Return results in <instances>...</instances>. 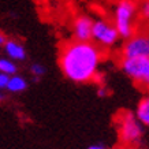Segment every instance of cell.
Listing matches in <instances>:
<instances>
[{"instance_id": "cell-1", "label": "cell", "mask_w": 149, "mask_h": 149, "mask_svg": "<svg viewBox=\"0 0 149 149\" xmlns=\"http://www.w3.org/2000/svg\"><path fill=\"white\" fill-rule=\"evenodd\" d=\"M103 59V49L93 41H67L60 45L59 67L64 77L77 84L95 81Z\"/></svg>"}, {"instance_id": "cell-2", "label": "cell", "mask_w": 149, "mask_h": 149, "mask_svg": "<svg viewBox=\"0 0 149 149\" xmlns=\"http://www.w3.org/2000/svg\"><path fill=\"white\" fill-rule=\"evenodd\" d=\"M140 4L136 0H118L113 11V25L120 37L127 40L137 32Z\"/></svg>"}, {"instance_id": "cell-3", "label": "cell", "mask_w": 149, "mask_h": 149, "mask_svg": "<svg viewBox=\"0 0 149 149\" xmlns=\"http://www.w3.org/2000/svg\"><path fill=\"white\" fill-rule=\"evenodd\" d=\"M119 138L125 145H137L142 137V123L137 119L136 113L130 111H122L116 116Z\"/></svg>"}, {"instance_id": "cell-4", "label": "cell", "mask_w": 149, "mask_h": 149, "mask_svg": "<svg viewBox=\"0 0 149 149\" xmlns=\"http://www.w3.org/2000/svg\"><path fill=\"white\" fill-rule=\"evenodd\" d=\"M118 63L131 81L149 93V58L119 59Z\"/></svg>"}, {"instance_id": "cell-5", "label": "cell", "mask_w": 149, "mask_h": 149, "mask_svg": "<svg viewBox=\"0 0 149 149\" xmlns=\"http://www.w3.org/2000/svg\"><path fill=\"white\" fill-rule=\"evenodd\" d=\"M137 58H149V33L145 30H137L123 42L119 52V59Z\"/></svg>"}, {"instance_id": "cell-6", "label": "cell", "mask_w": 149, "mask_h": 149, "mask_svg": "<svg viewBox=\"0 0 149 149\" xmlns=\"http://www.w3.org/2000/svg\"><path fill=\"white\" fill-rule=\"evenodd\" d=\"M119 32L113 23H111L107 19H96L93 23V32H92V40L96 45H99L101 49L103 48H109L115 45L119 40Z\"/></svg>"}, {"instance_id": "cell-7", "label": "cell", "mask_w": 149, "mask_h": 149, "mask_svg": "<svg viewBox=\"0 0 149 149\" xmlns=\"http://www.w3.org/2000/svg\"><path fill=\"white\" fill-rule=\"evenodd\" d=\"M95 21L88 15H78L72 23V32L77 41L89 42L92 41V32H93Z\"/></svg>"}, {"instance_id": "cell-8", "label": "cell", "mask_w": 149, "mask_h": 149, "mask_svg": "<svg viewBox=\"0 0 149 149\" xmlns=\"http://www.w3.org/2000/svg\"><path fill=\"white\" fill-rule=\"evenodd\" d=\"M7 58L14 60V62H22L26 59V51L23 48V45L21 42H18L17 40H8L3 45Z\"/></svg>"}, {"instance_id": "cell-9", "label": "cell", "mask_w": 149, "mask_h": 149, "mask_svg": "<svg viewBox=\"0 0 149 149\" xmlns=\"http://www.w3.org/2000/svg\"><path fill=\"white\" fill-rule=\"evenodd\" d=\"M136 116L137 119L142 123V126L149 127V93L140 100V103L137 104L136 108Z\"/></svg>"}, {"instance_id": "cell-10", "label": "cell", "mask_w": 149, "mask_h": 149, "mask_svg": "<svg viewBox=\"0 0 149 149\" xmlns=\"http://www.w3.org/2000/svg\"><path fill=\"white\" fill-rule=\"evenodd\" d=\"M27 88V81L21 75H13L10 78L8 86H7V91L11 92V93H19V92H23Z\"/></svg>"}, {"instance_id": "cell-11", "label": "cell", "mask_w": 149, "mask_h": 149, "mask_svg": "<svg viewBox=\"0 0 149 149\" xmlns=\"http://www.w3.org/2000/svg\"><path fill=\"white\" fill-rule=\"evenodd\" d=\"M0 72L7 74L10 77L17 75V72H18V66H17V63H15L14 60H11V59L1 58L0 59Z\"/></svg>"}, {"instance_id": "cell-12", "label": "cell", "mask_w": 149, "mask_h": 149, "mask_svg": "<svg viewBox=\"0 0 149 149\" xmlns=\"http://www.w3.org/2000/svg\"><path fill=\"white\" fill-rule=\"evenodd\" d=\"M140 19L149 23V0H141L140 3Z\"/></svg>"}, {"instance_id": "cell-13", "label": "cell", "mask_w": 149, "mask_h": 149, "mask_svg": "<svg viewBox=\"0 0 149 149\" xmlns=\"http://www.w3.org/2000/svg\"><path fill=\"white\" fill-rule=\"evenodd\" d=\"M30 74L36 78H41L45 74V67L41 63H33L32 66H30Z\"/></svg>"}, {"instance_id": "cell-14", "label": "cell", "mask_w": 149, "mask_h": 149, "mask_svg": "<svg viewBox=\"0 0 149 149\" xmlns=\"http://www.w3.org/2000/svg\"><path fill=\"white\" fill-rule=\"evenodd\" d=\"M10 75L7 74H3V72H0V88L1 89H7V86H8V82H10Z\"/></svg>"}, {"instance_id": "cell-15", "label": "cell", "mask_w": 149, "mask_h": 149, "mask_svg": "<svg viewBox=\"0 0 149 149\" xmlns=\"http://www.w3.org/2000/svg\"><path fill=\"white\" fill-rule=\"evenodd\" d=\"M107 95H108V89L105 88V85H99V88H97V96L99 97H107Z\"/></svg>"}, {"instance_id": "cell-16", "label": "cell", "mask_w": 149, "mask_h": 149, "mask_svg": "<svg viewBox=\"0 0 149 149\" xmlns=\"http://www.w3.org/2000/svg\"><path fill=\"white\" fill-rule=\"evenodd\" d=\"M88 149H108V148H105L104 145L96 144V145H91V146H88Z\"/></svg>"}, {"instance_id": "cell-17", "label": "cell", "mask_w": 149, "mask_h": 149, "mask_svg": "<svg viewBox=\"0 0 149 149\" xmlns=\"http://www.w3.org/2000/svg\"><path fill=\"white\" fill-rule=\"evenodd\" d=\"M7 41H8V38H7V37H6L3 33H1V34H0V44H1V45H4Z\"/></svg>"}, {"instance_id": "cell-18", "label": "cell", "mask_w": 149, "mask_h": 149, "mask_svg": "<svg viewBox=\"0 0 149 149\" xmlns=\"http://www.w3.org/2000/svg\"><path fill=\"white\" fill-rule=\"evenodd\" d=\"M129 149H134V148H129Z\"/></svg>"}]
</instances>
